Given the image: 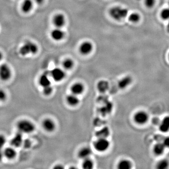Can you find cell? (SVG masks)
Returning <instances> with one entry per match:
<instances>
[{
  "mask_svg": "<svg viewBox=\"0 0 169 169\" xmlns=\"http://www.w3.org/2000/svg\"><path fill=\"white\" fill-rule=\"evenodd\" d=\"M17 126L20 132L25 134L32 133L35 129V125L34 124L30 121L26 120L19 121L18 123Z\"/></svg>",
  "mask_w": 169,
  "mask_h": 169,
  "instance_id": "cell-3",
  "label": "cell"
},
{
  "mask_svg": "<svg viewBox=\"0 0 169 169\" xmlns=\"http://www.w3.org/2000/svg\"><path fill=\"white\" fill-rule=\"evenodd\" d=\"M11 75V70L7 64H3L0 66V78L2 80H8Z\"/></svg>",
  "mask_w": 169,
  "mask_h": 169,
  "instance_id": "cell-5",
  "label": "cell"
},
{
  "mask_svg": "<svg viewBox=\"0 0 169 169\" xmlns=\"http://www.w3.org/2000/svg\"><path fill=\"white\" fill-rule=\"evenodd\" d=\"M169 166V163L166 160H163L157 163V168L158 169H165Z\"/></svg>",
  "mask_w": 169,
  "mask_h": 169,
  "instance_id": "cell-29",
  "label": "cell"
},
{
  "mask_svg": "<svg viewBox=\"0 0 169 169\" xmlns=\"http://www.w3.org/2000/svg\"><path fill=\"white\" fill-rule=\"evenodd\" d=\"M131 168L132 163L127 160H122L117 165V168L119 169H130Z\"/></svg>",
  "mask_w": 169,
  "mask_h": 169,
  "instance_id": "cell-23",
  "label": "cell"
},
{
  "mask_svg": "<svg viewBox=\"0 0 169 169\" xmlns=\"http://www.w3.org/2000/svg\"><path fill=\"white\" fill-rule=\"evenodd\" d=\"M38 51V47L36 44L31 41H27L21 47L19 53L23 56L27 55L35 54Z\"/></svg>",
  "mask_w": 169,
  "mask_h": 169,
  "instance_id": "cell-2",
  "label": "cell"
},
{
  "mask_svg": "<svg viewBox=\"0 0 169 169\" xmlns=\"http://www.w3.org/2000/svg\"><path fill=\"white\" fill-rule=\"evenodd\" d=\"M161 17L163 19H169V8H166L163 10L161 13Z\"/></svg>",
  "mask_w": 169,
  "mask_h": 169,
  "instance_id": "cell-30",
  "label": "cell"
},
{
  "mask_svg": "<svg viewBox=\"0 0 169 169\" xmlns=\"http://www.w3.org/2000/svg\"><path fill=\"white\" fill-rule=\"evenodd\" d=\"M51 75L55 81L60 82L65 78L66 74L62 69L59 68H56L51 71Z\"/></svg>",
  "mask_w": 169,
  "mask_h": 169,
  "instance_id": "cell-7",
  "label": "cell"
},
{
  "mask_svg": "<svg viewBox=\"0 0 169 169\" xmlns=\"http://www.w3.org/2000/svg\"><path fill=\"white\" fill-rule=\"evenodd\" d=\"M66 99L68 104L72 106H77L80 102V100L78 98L77 96L73 94V93L67 96L66 97Z\"/></svg>",
  "mask_w": 169,
  "mask_h": 169,
  "instance_id": "cell-18",
  "label": "cell"
},
{
  "mask_svg": "<svg viewBox=\"0 0 169 169\" xmlns=\"http://www.w3.org/2000/svg\"><path fill=\"white\" fill-rule=\"evenodd\" d=\"M167 31L169 32V22L168 23V25H167Z\"/></svg>",
  "mask_w": 169,
  "mask_h": 169,
  "instance_id": "cell-41",
  "label": "cell"
},
{
  "mask_svg": "<svg viewBox=\"0 0 169 169\" xmlns=\"http://www.w3.org/2000/svg\"><path fill=\"white\" fill-rule=\"evenodd\" d=\"M93 50V45L91 42L85 41L82 42L79 47V51L83 55H88Z\"/></svg>",
  "mask_w": 169,
  "mask_h": 169,
  "instance_id": "cell-6",
  "label": "cell"
},
{
  "mask_svg": "<svg viewBox=\"0 0 169 169\" xmlns=\"http://www.w3.org/2000/svg\"><path fill=\"white\" fill-rule=\"evenodd\" d=\"M109 13L112 19L115 20L120 21L128 15V10L120 6H115L110 9Z\"/></svg>",
  "mask_w": 169,
  "mask_h": 169,
  "instance_id": "cell-1",
  "label": "cell"
},
{
  "mask_svg": "<svg viewBox=\"0 0 169 169\" xmlns=\"http://www.w3.org/2000/svg\"><path fill=\"white\" fill-rule=\"evenodd\" d=\"M2 57H3V56H2V53L1 52H0V61L2 60Z\"/></svg>",
  "mask_w": 169,
  "mask_h": 169,
  "instance_id": "cell-40",
  "label": "cell"
},
{
  "mask_svg": "<svg viewBox=\"0 0 169 169\" xmlns=\"http://www.w3.org/2000/svg\"><path fill=\"white\" fill-rule=\"evenodd\" d=\"M109 85L108 82L104 80H101L97 84V89L101 93H105L109 89Z\"/></svg>",
  "mask_w": 169,
  "mask_h": 169,
  "instance_id": "cell-16",
  "label": "cell"
},
{
  "mask_svg": "<svg viewBox=\"0 0 169 169\" xmlns=\"http://www.w3.org/2000/svg\"><path fill=\"white\" fill-rule=\"evenodd\" d=\"M160 130L163 133H166L169 130V116L166 117L163 120L159 127Z\"/></svg>",
  "mask_w": 169,
  "mask_h": 169,
  "instance_id": "cell-22",
  "label": "cell"
},
{
  "mask_svg": "<svg viewBox=\"0 0 169 169\" xmlns=\"http://www.w3.org/2000/svg\"><path fill=\"white\" fill-rule=\"evenodd\" d=\"M149 119V116L144 111H139L134 116V120L136 123L140 125L145 124Z\"/></svg>",
  "mask_w": 169,
  "mask_h": 169,
  "instance_id": "cell-9",
  "label": "cell"
},
{
  "mask_svg": "<svg viewBox=\"0 0 169 169\" xmlns=\"http://www.w3.org/2000/svg\"><path fill=\"white\" fill-rule=\"evenodd\" d=\"M74 65L73 60L70 58H67L64 61L63 63V67L66 70H71Z\"/></svg>",
  "mask_w": 169,
  "mask_h": 169,
  "instance_id": "cell-26",
  "label": "cell"
},
{
  "mask_svg": "<svg viewBox=\"0 0 169 169\" xmlns=\"http://www.w3.org/2000/svg\"><path fill=\"white\" fill-rule=\"evenodd\" d=\"M23 136L22 133L19 132L16 134L14 138L11 140L10 144L12 146L18 147L20 146L23 143Z\"/></svg>",
  "mask_w": 169,
  "mask_h": 169,
  "instance_id": "cell-13",
  "label": "cell"
},
{
  "mask_svg": "<svg viewBox=\"0 0 169 169\" xmlns=\"http://www.w3.org/2000/svg\"><path fill=\"white\" fill-rule=\"evenodd\" d=\"M132 79L130 76H126L119 81L118 82V87L121 89H126L131 84Z\"/></svg>",
  "mask_w": 169,
  "mask_h": 169,
  "instance_id": "cell-17",
  "label": "cell"
},
{
  "mask_svg": "<svg viewBox=\"0 0 169 169\" xmlns=\"http://www.w3.org/2000/svg\"><path fill=\"white\" fill-rule=\"evenodd\" d=\"M3 153L4 155L9 159H13L16 155V152L15 150L11 147H8L5 149Z\"/></svg>",
  "mask_w": 169,
  "mask_h": 169,
  "instance_id": "cell-25",
  "label": "cell"
},
{
  "mask_svg": "<svg viewBox=\"0 0 169 169\" xmlns=\"http://www.w3.org/2000/svg\"><path fill=\"white\" fill-rule=\"evenodd\" d=\"M50 35L52 39L56 41H60L64 38L65 33L61 28H56L51 31Z\"/></svg>",
  "mask_w": 169,
  "mask_h": 169,
  "instance_id": "cell-10",
  "label": "cell"
},
{
  "mask_svg": "<svg viewBox=\"0 0 169 169\" xmlns=\"http://www.w3.org/2000/svg\"><path fill=\"white\" fill-rule=\"evenodd\" d=\"M43 127L46 131L52 132L54 131L56 128L55 123L50 119H46L43 122Z\"/></svg>",
  "mask_w": 169,
  "mask_h": 169,
  "instance_id": "cell-14",
  "label": "cell"
},
{
  "mask_svg": "<svg viewBox=\"0 0 169 169\" xmlns=\"http://www.w3.org/2000/svg\"><path fill=\"white\" fill-rule=\"evenodd\" d=\"M39 83L40 86L43 88L50 86L51 84V81L46 74L45 73L40 76L39 80Z\"/></svg>",
  "mask_w": 169,
  "mask_h": 169,
  "instance_id": "cell-21",
  "label": "cell"
},
{
  "mask_svg": "<svg viewBox=\"0 0 169 169\" xmlns=\"http://www.w3.org/2000/svg\"><path fill=\"white\" fill-rule=\"evenodd\" d=\"M44 1V0H35V1L38 4H42L43 2Z\"/></svg>",
  "mask_w": 169,
  "mask_h": 169,
  "instance_id": "cell-38",
  "label": "cell"
},
{
  "mask_svg": "<svg viewBox=\"0 0 169 169\" xmlns=\"http://www.w3.org/2000/svg\"><path fill=\"white\" fill-rule=\"evenodd\" d=\"M64 167H63V166L61 165H56V166L54 167V169H64Z\"/></svg>",
  "mask_w": 169,
  "mask_h": 169,
  "instance_id": "cell-39",
  "label": "cell"
},
{
  "mask_svg": "<svg viewBox=\"0 0 169 169\" xmlns=\"http://www.w3.org/2000/svg\"><path fill=\"white\" fill-rule=\"evenodd\" d=\"M128 19L130 22H132V23H137L140 21V19H141V16H140V14L134 12V13H132L129 15Z\"/></svg>",
  "mask_w": 169,
  "mask_h": 169,
  "instance_id": "cell-28",
  "label": "cell"
},
{
  "mask_svg": "<svg viewBox=\"0 0 169 169\" xmlns=\"http://www.w3.org/2000/svg\"><path fill=\"white\" fill-rule=\"evenodd\" d=\"M92 150L89 147H84L81 149L78 153V156L81 159H85L89 158L91 155Z\"/></svg>",
  "mask_w": 169,
  "mask_h": 169,
  "instance_id": "cell-15",
  "label": "cell"
},
{
  "mask_svg": "<svg viewBox=\"0 0 169 169\" xmlns=\"http://www.w3.org/2000/svg\"><path fill=\"white\" fill-rule=\"evenodd\" d=\"M52 91H53V89L50 85L43 88V92L44 94H45L46 96H48L49 94H51Z\"/></svg>",
  "mask_w": 169,
  "mask_h": 169,
  "instance_id": "cell-31",
  "label": "cell"
},
{
  "mask_svg": "<svg viewBox=\"0 0 169 169\" xmlns=\"http://www.w3.org/2000/svg\"><path fill=\"white\" fill-rule=\"evenodd\" d=\"M33 8V2L31 0H24L22 3V11L24 13H27L30 12Z\"/></svg>",
  "mask_w": 169,
  "mask_h": 169,
  "instance_id": "cell-20",
  "label": "cell"
},
{
  "mask_svg": "<svg viewBox=\"0 0 169 169\" xmlns=\"http://www.w3.org/2000/svg\"><path fill=\"white\" fill-rule=\"evenodd\" d=\"M23 145H24V147L26 148V149L29 148L31 146V142L30 141L28 140V139H27V140L23 141Z\"/></svg>",
  "mask_w": 169,
  "mask_h": 169,
  "instance_id": "cell-34",
  "label": "cell"
},
{
  "mask_svg": "<svg viewBox=\"0 0 169 169\" xmlns=\"http://www.w3.org/2000/svg\"><path fill=\"white\" fill-rule=\"evenodd\" d=\"M4 155V153L2 152V149H0V161L2 159Z\"/></svg>",
  "mask_w": 169,
  "mask_h": 169,
  "instance_id": "cell-37",
  "label": "cell"
},
{
  "mask_svg": "<svg viewBox=\"0 0 169 169\" xmlns=\"http://www.w3.org/2000/svg\"><path fill=\"white\" fill-rule=\"evenodd\" d=\"M110 134V131L107 127H104L102 129L97 131L96 133V136L98 138H107Z\"/></svg>",
  "mask_w": 169,
  "mask_h": 169,
  "instance_id": "cell-19",
  "label": "cell"
},
{
  "mask_svg": "<svg viewBox=\"0 0 169 169\" xmlns=\"http://www.w3.org/2000/svg\"><path fill=\"white\" fill-rule=\"evenodd\" d=\"M53 23L56 28H61L66 23L65 16L61 13L56 14L53 19Z\"/></svg>",
  "mask_w": 169,
  "mask_h": 169,
  "instance_id": "cell-8",
  "label": "cell"
},
{
  "mask_svg": "<svg viewBox=\"0 0 169 169\" xmlns=\"http://www.w3.org/2000/svg\"><path fill=\"white\" fill-rule=\"evenodd\" d=\"M6 95L3 90H0V101H3L6 99Z\"/></svg>",
  "mask_w": 169,
  "mask_h": 169,
  "instance_id": "cell-35",
  "label": "cell"
},
{
  "mask_svg": "<svg viewBox=\"0 0 169 169\" xmlns=\"http://www.w3.org/2000/svg\"></svg>",
  "mask_w": 169,
  "mask_h": 169,
  "instance_id": "cell-42",
  "label": "cell"
},
{
  "mask_svg": "<svg viewBox=\"0 0 169 169\" xmlns=\"http://www.w3.org/2000/svg\"><path fill=\"white\" fill-rule=\"evenodd\" d=\"M6 143V139L4 136L1 135H0V149H2Z\"/></svg>",
  "mask_w": 169,
  "mask_h": 169,
  "instance_id": "cell-33",
  "label": "cell"
},
{
  "mask_svg": "<svg viewBox=\"0 0 169 169\" xmlns=\"http://www.w3.org/2000/svg\"><path fill=\"white\" fill-rule=\"evenodd\" d=\"M155 0H145V4L148 8H151L155 4Z\"/></svg>",
  "mask_w": 169,
  "mask_h": 169,
  "instance_id": "cell-32",
  "label": "cell"
},
{
  "mask_svg": "<svg viewBox=\"0 0 169 169\" xmlns=\"http://www.w3.org/2000/svg\"><path fill=\"white\" fill-rule=\"evenodd\" d=\"M84 86L80 83H76L73 84L71 87V92L72 93L78 96L81 94L84 91Z\"/></svg>",
  "mask_w": 169,
  "mask_h": 169,
  "instance_id": "cell-11",
  "label": "cell"
},
{
  "mask_svg": "<svg viewBox=\"0 0 169 169\" xmlns=\"http://www.w3.org/2000/svg\"><path fill=\"white\" fill-rule=\"evenodd\" d=\"M110 143L106 138H98L94 142V147L97 151L100 152L106 151L109 147Z\"/></svg>",
  "mask_w": 169,
  "mask_h": 169,
  "instance_id": "cell-4",
  "label": "cell"
},
{
  "mask_svg": "<svg viewBox=\"0 0 169 169\" xmlns=\"http://www.w3.org/2000/svg\"><path fill=\"white\" fill-rule=\"evenodd\" d=\"M163 144L165 147H169V137H166L163 140Z\"/></svg>",
  "mask_w": 169,
  "mask_h": 169,
  "instance_id": "cell-36",
  "label": "cell"
},
{
  "mask_svg": "<svg viewBox=\"0 0 169 169\" xmlns=\"http://www.w3.org/2000/svg\"><path fill=\"white\" fill-rule=\"evenodd\" d=\"M93 163L89 158L84 160L82 168L84 169H92L93 168Z\"/></svg>",
  "mask_w": 169,
  "mask_h": 169,
  "instance_id": "cell-27",
  "label": "cell"
},
{
  "mask_svg": "<svg viewBox=\"0 0 169 169\" xmlns=\"http://www.w3.org/2000/svg\"><path fill=\"white\" fill-rule=\"evenodd\" d=\"M113 104L112 102L109 101L104 102V105L101 107L100 109V113L101 115L103 116H106L107 114H109L112 111L113 109Z\"/></svg>",
  "mask_w": 169,
  "mask_h": 169,
  "instance_id": "cell-12",
  "label": "cell"
},
{
  "mask_svg": "<svg viewBox=\"0 0 169 169\" xmlns=\"http://www.w3.org/2000/svg\"><path fill=\"white\" fill-rule=\"evenodd\" d=\"M165 146L163 143H158L155 146L154 152L156 155H161L163 153Z\"/></svg>",
  "mask_w": 169,
  "mask_h": 169,
  "instance_id": "cell-24",
  "label": "cell"
}]
</instances>
